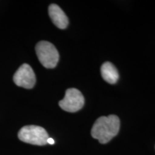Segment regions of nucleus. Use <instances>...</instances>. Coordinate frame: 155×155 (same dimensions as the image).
I'll list each match as a JSON object with an SVG mask.
<instances>
[{
    "label": "nucleus",
    "mask_w": 155,
    "mask_h": 155,
    "mask_svg": "<svg viewBox=\"0 0 155 155\" xmlns=\"http://www.w3.org/2000/svg\"><path fill=\"white\" fill-rule=\"evenodd\" d=\"M47 143H48V144H55V141H54L53 139L50 138V137H49V138L48 139Z\"/></svg>",
    "instance_id": "8"
},
{
    "label": "nucleus",
    "mask_w": 155,
    "mask_h": 155,
    "mask_svg": "<svg viewBox=\"0 0 155 155\" xmlns=\"http://www.w3.org/2000/svg\"><path fill=\"white\" fill-rule=\"evenodd\" d=\"M102 78L108 83L114 84L119 80V73L116 67L110 62H106L102 65L101 68Z\"/></svg>",
    "instance_id": "7"
},
{
    "label": "nucleus",
    "mask_w": 155,
    "mask_h": 155,
    "mask_svg": "<svg viewBox=\"0 0 155 155\" xmlns=\"http://www.w3.org/2000/svg\"><path fill=\"white\" fill-rule=\"evenodd\" d=\"M18 137L23 142L43 146L48 144L49 136L44 128L39 126L29 125L23 127L18 133Z\"/></svg>",
    "instance_id": "2"
},
{
    "label": "nucleus",
    "mask_w": 155,
    "mask_h": 155,
    "mask_svg": "<svg viewBox=\"0 0 155 155\" xmlns=\"http://www.w3.org/2000/svg\"><path fill=\"white\" fill-rule=\"evenodd\" d=\"M35 51L40 63L46 68H55L59 61V53L53 44L40 41L36 45Z\"/></svg>",
    "instance_id": "3"
},
{
    "label": "nucleus",
    "mask_w": 155,
    "mask_h": 155,
    "mask_svg": "<svg viewBox=\"0 0 155 155\" xmlns=\"http://www.w3.org/2000/svg\"><path fill=\"white\" fill-rule=\"evenodd\" d=\"M119 128L120 120L117 116H101L93 126L91 136L101 144H106L117 135Z\"/></svg>",
    "instance_id": "1"
},
{
    "label": "nucleus",
    "mask_w": 155,
    "mask_h": 155,
    "mask_svg": "<svg viewBox=\"0 0 155 155\" xmlns=\"http://www.w3.org/2000/svg\"><path fill=\"white\" fill-rule=\"evenodd\" d=\"M13 81L17 86L30 89L33 88L36 83L35 74L30 65L25 63L16 71Z\"/></svg>",
    "instance_id": "5"
},
{
    "label": "nucleus",
    "mask_w": 155,
    "mask_h": 155,
    "mask_svg": "<svg viewBox=\"0 0 155 155\" xmlns=\"http://www.w3.org/2000/svg\"><path fill=\"white\" fill-rule=\"evenodd\" d=\"M84 101V97L80 91L76 88H68L63 99L60 101L59 106L64 111L74 113L83 107Z\"/></svg>",
    "instance_id": "4"
},
{
    "label": "nucleus",
    "mask_w": 155,
    "mask_h": 155,
    "mask_svg": "<svg viewBox=\"0 0 155 155\" xmlns=\"http://www.w3.org/2000/svg\"><path fill=\"white\" fill-rule=\"evenodd\" d=\"M48 11L52 22L57 28L60 29H65L67 28L68 25V18L59 6L55 4L50 5Z\"/></svg>",
    "instance_id": "6"
}]
</instances>
